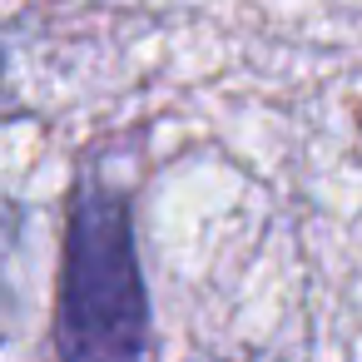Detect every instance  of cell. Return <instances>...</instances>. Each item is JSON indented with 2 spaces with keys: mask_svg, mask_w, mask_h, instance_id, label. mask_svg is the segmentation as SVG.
Listing matches in <instances>:
<instances>
[{
  "mask_svg": "<svg viewBox=\"0 0 362 362\" xmlns=\"http://www.w3.org/2000/svg\"><path fill=\"white\" fill-rule=\"evenodd\" d=\"M149 337V303L134 263L124 199L85 189L70 214L60 273V362H139Z\"/></svg>",
  "mask_w": 362,
  "mask_h": 362,
  "instance_id": "6da1fadb",
  "label": "cell"
},
{
  "mask_svg": "<svg viewBox=\"0 0 362 362\" xmlns=\"http://www.w3.org/2000/svg\"><path fill=\"white\" fill-rule=\"evenodd\" d=\"M16 100H11V80H6V55H0V115H11Z\"/></svg>",
  "mask_w": 362,
  "mask_h": 362,
  "instance_id": "7a4b0ae2",
  "label": "cell"
}]
</instances>
